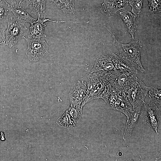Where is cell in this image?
Masks as SVG:
<instances>
[{"instance_id": "1", "label": "cell", "mask_w": 161, "mask_h": 161, "mask_svg": "<svg viewBox=\"0 0 161 161\" xmlns=\"http://www.w3.org/2000/svg\"><path fill=\"white\" fill-rule=\"evenodd\" d=\"M114 38V46L120 52L119 58L132 68L145 72L140 59L142 46L140 41L133 39L130 43L124 44L118 42L115 37Z\"/></svg>"}, {"instance_id": "2", "label": "cell", "mask_w": 161, "mask_h": 161, "mask_svg": "<svg viewBox=\"0 0 161 161\" xmlns=\"http://www.w3.org/2000/svg\"><path fill=\"white\" fill-rule=\"evenodd\" d=\"M87 87L84 101L86 103L95 99L100 98L106 85L109 83L104 72H95L87 74L81 78Z\"/></svg>"}, {"instance_id": "3", "label": "cell", "mask_w": 161, "mask_h": 161, "mask_svg": "<svg viewBox=\"0 0 161 161\" xmlns=\"http://www.w3.org/2000/svg\"><path fill=\"white\" fill-rule=\"evenodd\" d=\"M150 88L135 76L129 78L122 91L127 97L133 109L144 101Z\"/></svg>"}, {"instance_id": "4", "label": "cell", "mask_w": 161, "mask_h": 161, "mask_svg": "<svg viewBox=\"0 0 161 161\" xmlns=\"http://www.w3.org/2000/svg\"><path fill=\"white\" fill-rule=\"evenodd\" d=\"M7 22V27L5 31L4 45L11 48L24 38V33L28 28L18 21L11 11Z\"/></svg>"}, {"instance_id": "5", "label": "cell", "mask_w": 161, "mask_h": 161, "mask_svg": "<svg viewBox=\"0 0 161 161\" xmlns=\"http://www.w3.org/2000/svg\"><path fill=\"white\" fill-rule=\"evenodd\" d=\"M161 104L151 100L143 102L142 110L145 123L158 134V128L161 118Z\"/></svg>"}, {"instance_id": "6", "label": "cell", "mask_w": 161, "mask_h": 161, "mask_svg": "<svg viewBox=\"0 0 161 161\" xmlns=\"http://www.w3.org/2000/svg\"><path fill=\"white\" fill-rule=\"evenodd\" d=\"M24 38L27 45L25 53L30 61H37L47 53L48 45L45 41L41 40L40 38Z\"/></svg>"}, {"instance_id": "7", "label": "cell", "mask_w": 161, "mask_h": 161, "mask_svg": "<svg viewBox=\"0 0 161 161\" xmlns=\"http://www.w3.org/2000/svg\"><path fill=\"white\" fill-rule=\"evenodd\" d=\"M87 91V87L83 80L81 79L78 80L72 87L69 94L70 105L81 106Z\"/></svg>"}, {"instance_id": "8", "label": "cell", "mask_w": 161, "mask_h": 161, "mask_svg": "<svg viewBox=\"0 0 161 161\" xmlns=\"http://www.w3.org/2000/svg\"><path fill=\"white\" fill-rule=\"evenodd\" d=\"M143 102L134 108L133 112L127 117L126 124L121 130L123 138L125 140L131 136L132 132L137 122L141 111Z\"/></svg>"}, {"instance_id": "9", "label": "cell", "mask_w": 161, "mask_h": 161, "mask_svg": "<svg viewBox=\"0 0 161 161\" xmlns=\"http://www.w3.org/2000/svg\"><path fill=\"white\" fill-rule=\"evenodd\" d=\"M130 0H104L100 9L101 13L106 16L115 13L129 3Z\"/></svg>"}, {"instance_id": "10", "label": "cell", "mask_w": 161, "mask_h": 161, "mask_svg": "<svg viewBox=\"0 0 161 161\" xmlns=\"http://www.w3.org/2000/svg\"><path fill=\"white\" fill-rule=\"evenodd\" d=\"M40 16H38L37 20L31 24L28 34V38H40L41 37H46L45 34L44 28L46 26L44 22L48 21L55 22L45 17L41 19Z\"/></svg>"}, {"instance_id": "11", "label": "cell", "mask_w": 161, "mask_h": 161, "mask_svg": "<svg viewBox=\"0 0 161 161\" xmlns=\"http://www.w3.org/2000/svg\"><path fill=\"white\" fill-rule=\"evenodd\" d=\"M112 55H102L98 58L90 72H111L116 71L112 61Z\"/></svg>"}, {"instance_id": "12", "label": "cell", "mask_w": 161, "mask_h": 161, "mask_svg": "<svg viewBox=\"0 0 161 161\" xmlns=\"http://www.w3.org/2000/svg\"><path fill=\"white\" fill-rule=\"evenodd\" d=\"M111 107L113 109L123 113L127 117L133 112L132 106L123 91L122 94L119 95L116 101Z\"/></svg>"}, {"instance_id": "13", "label": "cell", "mask_w": 161, "mask_h": 161, "mask_svg": "<svg viewBox=\"0 0 161 161\" xmlns=\"http://www.w3.org/2000/svg\"><path fill=\"white\" fill-rule=\"evenodd\" d=\"M10 11L15 17L20 22L24 24L29 23L30 24L36 20L31 16L27 12L26 7L20 5L10 7Z\"/></svg>"}, {"instance_id": "14", "label": "cell", "mask_w": 161, "mask_h": 161, "mask_svg": "<svg viewBox=\"0 0 161 161\" xmlns=\"http://www.w3.org/2000/svg\"><path fill=\"white\" fill-rule=\"evenodd\" d=\"M112 56V61L117 70L124 73L129 77L136 76L137 73V70L127 64L115 54L113 53Z\"/></svg>"}, {"instance_id": "15", "label": "cell", "mask_w": 161, "mask_h": 161, "mask_svg": "<svg viewBox=\"0 0 161 161\" xmlns=\"http://www.w3.org/2000/svg\"><path fill=\"white\" fill-rule=\"evenodd\" d=\"M122 91L118 90L109 83L105 86L100 98L103 99L108 105L112 106L116 101L119 95L122 94Z\"/></svg>"}, {"instance_id": "16", "label": "cell", "mask_w": 161, "mask_h": 161, "mask_svg": "<svg viewBox=\"0 0 161 161\" xmlns=\"http://www.w3.org/2000/svg\"><path fill=\"white\" fill-rule=\"evenodd\" d=\"M119 13L127 30L133 39H134V33L137 27L135 21L137 16L128 11L120 12Z\"/></svg>"}, {"instance_id": "17", "label": "cell", "mask_w": 161, "mask_h": 161, "mask_svg": "<svg viewBox=\"0 0 161 161\" xmlns=\"http://www.w3.org/2000/svg\"><path fill=\"white\" fill-rule=\"evenodd\" d=\"M26 5L36 16L45 14L46 0H26Z\"/></svg>"}, {"instance_id": "18", "label": "cell", "mask_w": 161, "mask_h": 161, "mask_svg": "<svg viewBox=\"0 0 161 161\" xmlns=\"http://www.w3.org/2000/svg\"><path fill=\"white\" fill-rule=\"evenodd\" d=\"M52 2L65 13L74 14L75 13L74 0H54Z\"/></svg>"}, {"instance_id": "19", "label": "cell", "mask_w": 161, "mask_h": 161, "mask_svg": "<svg viewBox=\"0 0 161 161\" xmlns=\"http://www.w3.org/2000/svg\"><path fill=\"white\" fill-rule=\"evenodd\" d=\"M57 123L60 126L68 129L74 128L76 124L71 118L67 110L58 118Z\"/></svg>"}, {"instance_id": "20", "label": "cell", "mask_w": 161, "mask_h": 161, "mask_svg": "<svg viewBox=\"0 0 161 161\" xmlns=\"http://www.w3.org/2000/svg\"><path fill=\"white\" fill-rule=\"evenodd\" d=\"M83 108L81 106H70L67 110L71 118L76 124L81 117Z\"/></svg>"}, {"instance_id": "21", "label": "cell", "mask_w": 161, "mask_h": 161, "mask_svg": "<svg viewBox=\"0 0 161 161\" xmlns=\"http://www.w3.org/2000/svg\"><path fill=\"white\" fill-rule=\"evenodd\" d=\"M11 11L10 7L2 0L0 1V23L7 22Z\"/></svg>"}, {"instance_id": "22", "label": "cell", "mask_w": 161, "mask_h": 161, "mask_svg": "<svg viewBox=\"0 0 161 161\" xmlns=\"http://www.w3.org/2000/svg\"><path fill=\"white\" fill-rule=\"evenodd\" d=\"M143 0H130L129 2L130 5L131 7V12L137 16L141 12L143 4Z\"/></svg>"}, {"instance_id": "23", "label": "cell", "mask_w": 161, "mask_h": 161, "mask_svg": "<svg viewBox=\"0 0 161 161\" xmlns=\"http://www.w3.org/2000/svg\"><path fill=\"white\" fill-rule=\"evenodd\" d=\"M149 96L151 100L161 104V89L160 88H150Z\"/></svg>"}, {"instance_id": "24", "label": "cell", "mask_w": 161, "mask_h": 161, "mask_svg": "<svg viewBox=\"0 0 161 161\" xmlns=\"http://www.w3.org/2000/svg\"><path fill=\"white\" fill-rule=\"evenodd\" d=\"M151 13H160L161 12V0H148Z\"/></svg>"}, {"instance_id": "25", "label": "cell", "mask_w": 161, "mask_h": 161, "mask_svg": "<svg viewBox=\"0 0 161 161\" xmlns=\"http://www.w3.org/2000/svg\"><path fill=\"white\" fill-rule=\"evenodd\" d=\"M10 7L21 5L26 7V0H2Z\"/></svg>"}, {"instance_id": "26", "label": "cell", "mask_w": 161, "mask_h": 161, "mask_svg": "<svg viewBox=\"0 0 161 161\" xmlns=\"http://www.w3.org/2000/svg\"><path fill=\"white\" fill-rule=\"evenodd\" d=\"M5 31L2 24L0 23V44L4 45Z\"/></svg>"}, {"instance_id": "27", "label": "cell", "mask_w": 161, "mask_h": 161, "mask_svg": "<svg viewBox=\"0 0 161 161\" xmlns=\"http://www.w3.org/2000/svg\"><path fill=\"white\" fill-rule=\"evenodd\" d=\"M54 0H49V1H52V2H53V1H54Z\"/></svg>"}, {"instance_id": "28", "label": "cell", "mask_w": 161, "mask_h": 161, "mask_svg": "<svg viewBox=\"0 0 161 161\" xmlns=\"http://www.w3.org/2000/svg\"></svg>"}]
</instances>
